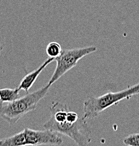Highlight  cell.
<instances>
[{
  "label": "cell",
  "mask_w": 139,
  "mask_h": 146,
  "mask_svg": "<svg viewBox=\"0 0 139 146\" xmlns=\"http://www.w3.org/2000/svg\"><path fill=\"white\" fill-rule=\"evenodd\" d=\"M20 89L18 87L15 89H0V105L4 103H11L18 99L19 96Z\"/></svg>",
  "instance_id": "ba28073f"
},
{
  "label": "cell",
  "mask_w": 139,
  "mask_h": 146,
  "mask_svg": "<svg viewBox=\"0 0 139 146\" xmlns=\"http://www.w3.org/2000/svg\"><path fill=\"white\" fill-rule=\"evenodd\" d=\"M96 51L97 47L95 46L63 50L60 56L55 59V61L56 62V69L49 84L52 86V84L57 82L63 75L74 68L79 60L88 55L96 52Z\"/></svg>",
  "instance_id": "277c9868"
},
{
  "label": "cell",
  "mask_w": 139,
  "mask_h": 146,
  "mask_svg": "<svg viewBox=\"0 0 139 146\" xmlns=\"http://www.w3.org/2000/svg\"><path fill=\"white\" fill-rule=\"evenodd\" d=\"M3 48H4V47H3V46L1 44H0V53L1 52V51H2L3 50Z\"/></svg>",
  "instance_id": "8fae6325"
},
{
  "label": "cell",
  "mask_w": 139,
  "mask_h": 146,
  "mask_svg": "<svg viewBox=\"0 0 139 146\" xmlns=\"http://www.w3.org/2000/svg\"><path fill=\"white\" fill-rule=\"evenodd\" d=\"M51 116L43 124L49 129L71 138L77 145H86L91 142V130L86 119L79 117L74 122L66 119L68 106L59 101H54L50 108Z\"/></svg>",
  "instance_id": "6da1fadb"
},
{
  "label": "cell",
  "mask_w": 139,
  "mask_h": 146,
  "mask_svg": "<svg viewBox=\"0 0 139 146\" xmlns=\"http://www.w3.org/2000/svg\"><path fill=\"white\" fill-rule=\"evenodd\" d=\"M51 85L47 84L38 90L7 104L0 105V117L10 125L15 124L27 113L35 111L38 103L47 96Z\"/></svg>",
  "instance_id": "7a4b0ae2"
},
{
  "label": "cell",
  "mask_w": 139,
  "mask_h": 146,
  "mask_svg": "<svg viewBox=\"0 0 139 146\" xmlns=\"http://www.w3.org/2000/svg\"><path fill=\"white\" fill-rule=\"evenodd\" d=\"M26 145L23 130L13 136L0 139V146Z\"/></svg>",
  "instance_id": "52a82bcc"
},
{
  "label": "cell",
  "mask_w": 139,
  "mask_h": 146,
  "mask_svg": "<svg viewBox=\"0 0 139 146\" xmlns=\"http://www.w3.org/2000/svg\"><path fill=\"white\" fill-rule=\"evenodd\" d=\"M139 94V83L129 86L126 89L118 92L106 93L98 97H88L84 102L83 117L85 119L96 118L105 110L118 104L123 100H128Z\"/></svg>",
  "instance_id": "3957f363"
},
{
  "label": "cell",
  "mask_w": 139,
  "mask_h": 146,
  "mask_svg": "<svg viewBox=\"0 0 139 146\" xmlns=\"http://www.w3.org/2000/svg\"><path fill=\"white\" fill-rule=\"evenodd\" d=\"M62 47L60 44L56 42H52L49 43L46 48V53L49 58H53L54 59L60 56L62 53Z\"/></svg>",
  "instance_id": "9c48e42d"
},
{
  "label": "cell",
  "mask_w": 139,
  "mask_h": 146,
  "mask_svg": "<svg viewBox=\"0 0 139 146\" xmlns=\"http://www.w3.org/2000/svg\"><path fill=\"white\" fill-rule=\"evenodd\" d=\"M53 61H55L54 58H47V60L39 67V68H37L36 70H35L32 71L31 72L26 74V75L23 78V80H21L19 86H18V89H19L20 90H23L26 91V92H28L29 89H30V88L33 86V85L34 84V83L35 81H36L37 79V77L39 76V74H40L42 71L47 68V65H49V64L52 63Z\"/></svg>",
  "instance_id": "8992f818"
},
{
  "label": "cell",
  "mask_w": 139,
  "mask_h": 146,
  "mask_svg": "<svg viewBox=\"0 0 139 146\" xmlns=\"http://www.w3.org/2000/svg\"><path fill=\"white\" fill-rule=\"evenodd\" d=\"M124 144L128 146H139V133H131L125 137L123 141Z\"/></svg>",
  "instance_id": "30bf717a"
},
{
  "label": "cell",
  "mask_w": 139,
  "mask_h": 146,
  "mask_svg": "<svg viewBox=\"0 0 139 146\" xmlns=\"http://www.w3.org/2000/svg\"><path fill=\"white\" fill-rule=\"evenodd\" d=\"M23 131L26 145H61L63 141L60 133L49 129L35 130L25 128Z\"/></svg>",
  "instance_id": "5b68a950"
}]
</instances>
